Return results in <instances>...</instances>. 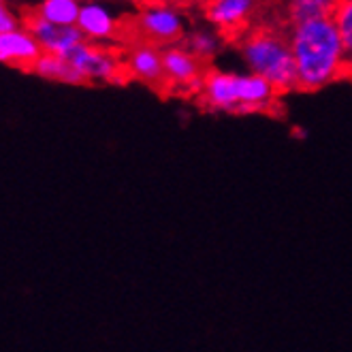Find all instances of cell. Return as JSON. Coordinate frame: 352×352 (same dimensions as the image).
I'll use <instances>...</instances> for the list:
<instances>
[{
	"label": "cell",
	"mask_w": 352,
	"mask_h": 352,
	"mask_svg": "<svg viewBox=\"0 0 352 352\" xmlns=\"http://www.w3.org/2000/svg\"><path fill=\"white\" fill-rule=\"evenodd\" d=\"M288 38L297 67V90H320L346 77L344 43L333 17L301 22L291 28Z\"/></svg>",
	"instance_id": "1"
},
{
	"label": "cell",
	"mask_w": 352,
	"mask_h": 352,
	"mask_svg": "<svg viewBox=\"0 0 352 352\" xmlns=\"http://www.w3.org/2000/svg\"><path fill=\"white\" fill-rule=\"evenodd\" d=\"M288 34L291 30H284L282 24H252L235 41L250 73L265 77L278 94L297 90V67Z\"/></svg>",
	"instance_id": "2"
},
{
	"label": "cell",
	"mask_w": 352,
	"mask_h": 352,
	"mask_svg": "<svg viewBox=\"0 0 352 352\" xmlns=\"http://www.w3.org/2000/svg\"><path fill=\"white\" fill-rule=\"evenodd\" d=\"M278 90L256 73L235 75L222 71H207L197 98L207 111L220 113H267L278 100Z\"/></svg>",
	"instance_id": "3"
},
{
	"label": "cell",
	"mask_w": 352,
	"mask_h": 352,
	"mask_svg": "<svg viewBox=\"0 0 352 352\" xmlns=\"http://www.w3.org/2000/svg\"><path fill=\"white\" fill-rule=\"evenodd\" d=\"M131 43H152L158 47H167L182 43L186 36V24L179 9L150 0L135 17H131Z\"/></svg>",
	"instance_id": "4"
},
{
	"label": "cell",
	"mask_w": 352,
	"mask_h": 352,
	"mask_svg": "<svg viewBox=\"0 0 352 352\" xmlns=\"http://www.w3.org/2000/svg\"><path fill=\"white\" fill-rule=\"evenodd\" d=\"M71 65L84 75L86 84L92 81H105V84H126L131 79L124 58H120L113 50L102 47L94 41H81V43L65 56Z\"/></svg>",
	"instance_id": "5"
},
{
	"label": "cell",
	"mask_w": 352,
	"mask_h": 352,
	"mask_svg": "<svg viewBox=\"0 0 352 352\" xmlns=\"http://www.w3.org/2000/svg\"><path fill=\"white\" fill-rule=\"evenodd\" d=\"M162 67L164 79H167V92L177 90L179 94H197L205 73L210 71V67L184 43L162 47Z\"/></svg>",
	"instance_id": "6"
},
{
	"label": "cell",
	"mask_w": 352,
	"mask_h": 352,
	"mask_svg": "<svg viewBox=\"0 0 352 352\" xmlns=\"http://www.w3.org/2000/svg\"><path fill=\"white\" fill-rule=\"evenodd\" d=\"M261 0H210L203 7L205 19L224 41H237L254 24Z\"/></svg>",
	"instance_id": "7"
},
{
	"label": "cell",
	"mask_w": 352,
	"mask_h": 352,
	"mask_svg": "<svg viewBox=\"0 0 352 352\" xmlns=\"http://www.w3.org/2000/svg\"><path fill=\"white\" fill-rule=\"evenodd\" d=\"M124 65H126L131 79H137L141 84L167 94V79H164V67H162V47L152 45V43H133L126 58H124Z\"/></svg>",
	"instance_id": "8"
},
{
	"label": "cell",
	"mask_w": 352,
	"mask_h": 352,
	"mask_svg": "<svg viewBox=\"0 0 352 352\" xmlns=\"http://www.w3.org/2000/svg\"><path fill=\"white\" fill-rule=\"evenodd\" d=\"M41 54H43V47L26 28L0 34V65L30 71Z\"/></svg>",
	"instance_id": "9"
},
{
	"label": "cell",
	"mask_w": 352,
	"mask_h": 352,
	"mask_svg": "<svg viewBox=\"0 0 352 352\" xmlns=\"http://www.w3.org/2000/svg\"><path fill=\"white\" fill-rule=\"evenodd\" d=\"M77 28L84 32L88 41H107L113 36H120L122 24L116 19V15L100 3H86L81 5L79 17H77Z\"/></svg>",
	"instance_id": "10"
},
{
	"label": "cell",
	"mask_w": 352,
	"mask_h": 352,
	"mask_svg": "<svg viewBox=\"0 0 352 352\" xmlns=\"http://www.w3.org/2000/svg\"><path fill=\"white\" fill-rule=\"evenodd\" d=\"M38 77L50 79V81H60V84H69V86H84L86 79L81 75L65 56H58L52 52H43L30 69Z\"/></svg>",
	"instance_id": "11"
},
{
	"label": "cell",
	"mask_w": 352,
	"mask_h": 352,
	"mask_svg": "<svg viewBox=\"0 0 352 352\" xmlns=\"http://www.w3.org/2000/svg\"><path fill=\"white\" fill-rule=\"evenodd\" d=\"M338 0H286L282 22L291 30L293 26L316 17H333Z\"/></svg>",
	"instance_id": "12"
},
{
	"label": "cell",
	"mask_w": 352,
	"mask_h": 352,
	"mask_svg": "<svg viewBox=\"0 0 352 352\" xmlns=\"http://www.w3.org/2000/svg\"><path fill=\"white\" fill-rule=\"evenodd\" d=\"M81 11L79 0H43L36 13L47 22L58 26H77V17Z\"/></svg>",
	"instance_id": "13"
},
{
	"label": "cell",
	"mask_w": 352,
	"mask_h": 352,
	"mask_svg": "<svg viewBox=\"0 0 352 352\" xmlns=\"http://www.w3.org/2000/svg\"><path fill=\"white\" fill-rule=\"evenodd\" d=\"M220 41H222V36L218 34V30H192L190 34L184 36L182 43L201 62H205V65L210 67V62L216 58V54L220 50Z\"/></svg>",
	"instance_id": "14"
},
{
	"label": "cell",
	"mask_w": 352,
	"mask_h": 352,
	"mask_svg": "<svg viewBox=\"0 0 352 352\" xmlns=\"http://www.w3.org/2000/svg\"><path fill=\"white\" fill-rule=\"evenodd\" d=\"M333 19H336L342 43H344L346 77H352V0H338Z\"/></svg>",
	"instance_id": "15"
},
{
	"label": "cell",
	"mask_w": 352,
	"mask_h": 352,
	"mask_svg": "<svg viewBox=\"0 0 352 352\" xmlns=\"http://www.w3.org/2000/svg\"><path fill=\"white\" fill-rule=\"evenodd\" d=\"M19 28V22L15 19V15L5 7L0 11V34L3 32H11V30H17Z\"/></svg>",
	"instance_id": "16"
},
{
	"label": "cell",
	"mask_w": 352,
	"mask_h": 352,
	"mask_svg": "<svg viewBox=\"0 0 352 352\" xmlns=\"http://www.w3.org/2000/svg\"><path fill=\"white\" fill-rule=\"evenodd\" d=\"M158 3H167L175 9H203L210 0H158Z\"/></svg>",
	"instance_id": "17"
},
{
	"label": "cell",
	"mask_w": 352,
	"mask_h": 352,
	"mask_svg": "<svg viewBox=\"0 0 352 352\" xmlns=\"http://www.w3.org/2000/svg\"><path fill=\"white\" fill-rule=\"evenodd\" d=\"M5 9V0H0V11H3Z\"/></svg>",
	"instance_id": "18"
}]
</instances>
